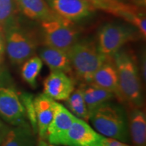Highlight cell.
<instances>
[{"label":"cell","instance_id":"cell-1","mask_svg":"<svg viewBox=\"0 0 146 146\" xmlns=\"http://www.w3.org/2000/svg\"><path fill=\"white\" fill-rule=\"evenodd\" d=\"M112 60L117 70L122 100L132 108H142V80L135 58L127 51L120 50L112 56Z\"/></svg>","mask_w":146,"mask_h":146},{"label":"cell","instance_id":"cell-2","mask_svg":"<svg viewBox=\"0 0 146 146\" xmlns=\"http://www.w3.org/2000/svg\"><path fill=\"white\" fill-rule=\"evenodd\" d=\"M89 120L102 135L126 143L130 141L129 118L121 105L106 102L91 112Z\"/></svg>","mask_w":146,"mask_h":146},{"label":"cell","instance_id":"cell-3","mask_svg":"<svg viewBox=\"0 0 146 146\" xmlns=\"http://www.w3.org/2000/svg\"><path fill=\"white\" fill-rule=\"evenodd\" d=\"M67 54L72 70L85 83H91L95 72L108 59L100 53L96 42L89 39L78 40Z\"/></svg>","mask_w":146,"mask_h":146},{"label":"cell","instance_id":"cell-4","mask_svg":"<svg viewBox=\"0 0 146 146\" xmlns=\"http://www.w3.org/2000/svg\"><path fill=\"white\" fill-rule=\"evenodd\" d=\"M133 26L108 23L100 27L98 33L97 46L100 53L111 58L128 42L136 38L137 31Z\"/></svg>","mask_w":146,"mask_h":146},{"label":"cell","instance_id":"cell-5","mask_svg":"<svg viewBox=\"0 0 146 146\" xmlns=\"http://www.w3.org/2000/svg\"><path fill=\"white\" fill-rule=\"evenodd\" d=\"M71 23L58 16L41 21L45 45L68 52L78 41L79 36L78 30Z\"/></svg>","mask_w":146,"mask_h":146},{"label":"cell","instance_id":"cell-6","mask_svg":"<svg viewBox=\"0 0 146 146\" xmlns=\"http://www.w3.org/2000/svg\"><path fill=\"white\" fill-rule=\"evenodd\" d=\"M5 50L10 62L22 64L33 56L36 43L30 34L19 27L12 24L5 28Z\"/></svg>","mask_w":146,"mask_h":146},{"label":"cell","instance_id":"cell-7","mask_svg":"<svg viewBox=\"0 0 146 146\" xmlns=\"http://www.w3.org/2000/svg\"><path fill=\"white\" fill-rule=\"evenodd\" d=\"M106 141L107 137L95 131L86 121L76 117L70 129L54 144L64 146H106Z\"/></svg>","mask_w":146,"mask_h":146},{"label":"cell","instance_id":"cell-8","mask_svg":"<svg viewBox=\"0 0 146 146\" xmlns=\"http://www.w3.org/2000/svg\"><path fill=\"white\" fill-rule=\"evenodd\" d=\"M0 116L12 126L28 123L23 102L14 89L0 87Z\"/></svg>","mask_w":146,"mask_h":146},{"label":"cell","instance_id":"cell-9","mask_svg":"<svg viewBox=\"0 0 146 146\" xmlns=\"http://www.w3.org/2000/svg\"><path fill=\"white\" fill-rule=\"evenodd\" d=\"M58 17L71 22L88 17L96 8L87 0H45Z\"/></svg>","mask_w":146,"mask_h":146},{"label":"cell","instance_id":"cell-10","mask_svg":"<svg viewBox=\"0 0 146 146\" xmlns=\"http://www.w3.org/2000/svg\"><path fill=\"white\" fill-rule=\"evenodd\" d=\"M74 90V81L64 72L51 71L43 81V94L55 101H64Z\"/></svg>","mask_w":146,"mask_h":146},{"label":"cell","instance_id":"cell-11","mask_svg":"<svg viewBox=\"0 0 146 146\" xmlns=\"http://www.w3.org/2000/svg\"><path fill=\"white\" fill-rule=\"evenodd\" d=\"M74 116L64 106L55 102L54 116L47 131V139L50 144H54L58 138L70 129L75 120Z\"/></svg>","mask_w":146,"mask_h":146},{"label":"cell","instance_id":"cell-12","mask_svg":"<svg viewBox=\"0 0 146 146\" xmlns=\"http://www.w3.org/2000/svg\"><path fill=\"white\" fill-rule=\"evenodd\" d=\"M56 101L44 94H41L34 98L35 108L37 133L39 139H47V131L53 118Z\"/></svg>","mask_w":146,"mask_h":146},{"label":"cell","instance_id":"cell-13","mask_svg":"<svg viewBox=\"0 0 146 146\" xmlns=\"http://www.w3.org/2000/svg\"><path fill=\"white\" fill-rule=\"evenodd\" d=\"M91 83L106 89L122 100L119 90L117 70L112 58H108L95 72Z\"/></svg>","mask_w":146,"mask_h":146},{"label":"cell","instance_id":"cell-14","mask_svg":"<svg viewBox=\"0 0 146 146\" xmlns=\"http://www.w3.org/2000/svg\"><path fill=\"white\" fill-rule=\"evenodd\" d=\"M39 58L51 71H59L66 74L72 71L67 52L45 45L39 50Z\"/></svg>","mask_w":146,"mask_h":146},{"label":"cell","instance_id":"cell-15","mask_svg":"<svg viewBox=\"0 0 146 146\" xmlns=\"http://www.w3.org/2000/svg\"><path fill=\"white\" fill-rule=\"evenodd\" d=\"M130 137L134 146H146V116L141 108H132L129 116Z\"/></svg>","mask_w":146,"mask_h":146},{"label":"cell","instance_id":"cell-16","mask_svg":"<svg viewBox=\"0 0 146 146\" xmlns=\"http://www.w3.org/2000/svg\"><path fill=\"white\" fill-rule=\"evenodd\" d=\"M35 134L29 123L9 129L1 142V146H35Z\"/></svg>","mask_w":146,"mask_h":146},{"label":"cell","instance_id":"cell-17","mask_svg":"<svg viewBox=\"0 0 146 146\" xmlns=\"http://www.w3.org/2000/svg\"><path fill=\"white\" fill-rule=\"evenodd\" d=\"M89 113L106 102L111 101L115 95L93 83H85L80 87Z\"/></svg>","mask_w":146,"mask_h":146},{"label":"cell","instance_id":"cell-18","mask_svg":"<svg viewBox=\"0 0 146 146\" xmlns=\"http://www.w3.org/2000/svg\"><path fill=\"white\" fill-rule=\"evenodd\" d=\"M16 1L23 13L30 19L41 22L57 17L45 0H16Z\"/></svg>","mask_w":146,"mask_h":146},{"label":"cell","instance_id":"cell-19","mask_svg":"<svg viewBox=\"0 0 146 146\" xmlns=\"http://www.w3.org/2000/svg\"><path fill=\"white\" fill-rule=\"evenodd\" d=\"M65 107L79 119L88 121L89 113L81 88L74 89L67 99L64 100Z\"/></svg>","mask_w":146,"mask_h":146},{"label":"cell","instance_id":"cell-20","mask_svg":"<svg viewBox=\"0 0 146 146\" xmlns=\"http://www.w3.org/2000/svg\"><path fill=\"white\" fill-rule=\"evenodd\" d=\"M42 67L43 61L39 56H32L23 64L22 78L33 89L36 87V78L41 72Z\"/></svg>","mask_w":146,"mask_h":146},{"label":"cell","instance_id":"cell-21","mask_svg":"<svg viewBox=\"0 0 146 146\" xmlns=\"http://www.w3.org/2000/svg\"><path fill=\"white\" fill-rule=\"evenodd\" d=\"M23 104L25 107L26 116L29 120V125H31L33 131L35 134L37 133V126L35 108L34 105V98L31 94L29 93H23L20 96Z\"/></svg>","mask_w":146,"mask_h":146},{"label":"cell","instance_id":"cell-22","mask_svg":"<svg viewBox=\"0 0 146 146\" xmlns=\"http://www.w3.org/2000/svg\"><path fill=\"white\" fill-rule=\"evenodd\" d=\"M14 0H0V27H6L13 24Z\"/></svg>","mask_w":146,"mask_h":146},{"label":"cell","instance_id":"cell-23","mask_svg":"<svg viewBox=\"0 0 146 146\" xmlns=\"http://www.w3.org/2000/svg\"><path fill=\"white\" fill-rule=\"evenodd\" d=\"M5 49V41L4 39V36L2 33V28L0 27V61H1V58L4 53Z\"/></svg>","mask_w":146,"mask_h":146},{"label":"cell","instance_id":"cell-24","mask_svg":"<svg viewBox=\"0 0 146 146\" xmlns=\"http://www.w3.org/2000/svg\"><path fill=\"white\" fill-rule=\"evenodd\" d=\"M106 146H130L126 143H123L114 139L107 137L106 145Z\"/></svg>","mask_w":146,"mask_h":146},{"label":"cell","instance_id":"cell-25","mask_svg":"<svg viewBox=\"0 0 146 146\" xmlns=\"http://www.w3.org/2000/svg\"><path fill=\"white\" fill-rule=\"evenodd\" d=\"M8 129L9 128L7 127L6 125H5L3 122L1 121V120H0V143H1L3 138L4 137L5 135L6 134L7 131H8Z\"/></svg>","mask_w":146,"mask_h":146},{"label":"cell","instance_id":"cell-26","mask_svg":"<svg viewBox=\"0 0 146 146\" xmlns=\"http://www.w3.org/2000/svg\"><path fill=\"white\" fill-rule=\"evenodd\" d=\"M36 146H48V143H47L45 140L39 139V141L38 142V144Z\"/></svg>","mask_w":146,"mask_h":146},{"label":"cell","instance_id":"cell-27","mask_svg":"<svg viewBox=\"0 0 146 146\" xmlns=\"http://www.w3.org/2000/svg\"><path fill=\"white\" fill-rule=\"evenodd\" d=\"M48 146H61L59 145H55V144H48Z\"/></svg>","mask_w":146,"mask_h":146},{"label":"cell","instance_id":"cell-28","mask_svg":"<svg viewBox=\"0 0 146 146\" xmlns=\"http://www.w3.org/2000/svg\"><path fill=\"white\" fill-rule=\"evenodd\" d=\"M117 1H120V0H117Z\"/></svg>","mask_w":146,"mask_h":146}]
</instances>
